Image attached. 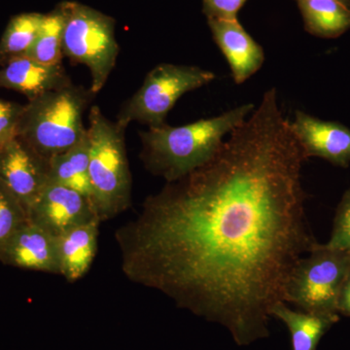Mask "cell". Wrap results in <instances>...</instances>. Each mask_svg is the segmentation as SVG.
Masks as SVG:
<instances>
[{
  "instance_id": "cell-4",
  "label": "cell",
  "mask_w": 350,
  "mask_h": 350,
  "mask_svg": "<svg viewBox=\"0 0 350 350\" xmlns=\"http://www.w3.org/2000/svg\"><path fill=\"white\" fill-rule=\"evenodd\" d=\"M89 174L93 204L101 222L131 206L133 179L126 148V126L94 105L89 113Z\"/></svg>"
},
{
  "instance_id": "cell-16",
  "label": "cell",
  "mask_w": 350,
  "mask_h": 350,
  "mask_svg": "<svg viewBox=\"0 0 350 350\" xmlns=\"http://www.w3.org/2000/svg\"><path fill=\"white\" fill-rule=\"evenodd\" d=\"M89 135L48 161V180L77 191L93 202L89 174Z\"/></svg>"
},
{
  "instance_id": "cell-2",
  "label": "cell",
  "mask_w": 350,
  "mask_h": 350,
  "mask_svg": "<svg viewBox=\"0 0 350 350\" xmlns=\"http://www.w3.org/2000/svg\"><path fill=\"white\" fill-rule=\"evenodd\" d=\"M255 109L254 103L232 108L218 116L200 119L187 125L148 128L139 133L140 159L145 169L167 183L206 165L226 137L243 123Z\"/></svg>"
},
{
  "instance_id": "cell-19",
  "label": "cell",
  "mask_w": 350,
  "mask_h": 350,
  "mask_svg": "<svg viewBox=\"0 0 350 350\" xmlns=\"http://www.w3.org/2000/svg\"><path fill=\"white\" fill-rule=\"evenodd\" d=\"M64 15L61 4L44 14L42 24L33 45L25 56L47 66L63 64Z\"/></svg>"
},
{
  "instance_id": "cell-9",
  "label": "cell",
  "mask_w": 350,
  "mask_h": 350,
  "mask_svg": "<svg viewBox=\"0 0 350 350\" xmlns=\"http://www.w3.org/2000/svg\"><path fill=\"white\" fill-rule=\"evenodd\" d=\"M0 181L29 211L48 181V161L15 137L0 150Z\"/></svg>"
},
{
  "instance_id": "cell-1",
  "label": "cell",
  "mask_w": 350,
  "mask_h": 350,
  "mask_svg": "<svg viewBox=\"0 0 350 350\" xmlns=\"http://www.w3.org/2000/svg\"><path fill=\"white\" fill-rule=\"evenodd\" d=\"M308 160L271 88L206 165L165 183L117 230L124 275L241 347L269 337L271 308L317 243L301 183Z\"/></svg>"
},
{
  "instance_id": "cell-24",
  "label": "cell",
  "mask_w": 350,
  "mask_h": 350,
  "mask_svg": "<svg viewBox=\"0 0 350 350\" xmlns=\"http://www.w3.org/2000/svg\"><path fill=\"white\" fill-rule=\"evenodd\" d=\"M337 312L338 314L350 317V271L345 278L342 290H340V296H338Z\"/></svg>"
},
{
  "instance_id": "cell-14",
  "label": "cell",
  "mask_w": 350,
  "mask_h": 350,
  "mask_svg": "<svg viewBox=\"0 0 350 350\" xmlns=\"http://www.w3.org/2000/svg\"><path fill=\"white\" fill-rule=\"evenodd\" d=\"M100 223V219H94L57 237L59 275L68 282L81 280L93 265Z\"/></svg>"
},
{
  "instance_id": "cell-26",
  "label": "cell",
  "mask_w": 350,
  "mask_h": 350,
  "mask_svg": "<svg viewBox=\"0 0 350 350\" xmlns=\"http://www.w3.org/2000/svg\"><path fill=\"white\" fill-rule=\"evenodd\" d=\"M2 146H3V145L0 144V150H1Z\"/></svg>"
},
{
  "instance_id": "cell-11",
  "label": "cell",
  "mask_w": 350,
  "mask_h": 350,
  "mask_svg": "<svg viewBox=\"0 0 350 350\" xmlns=\"http://www.w3.org/2000/svg\"><path fill=\"white\" fill-rule=\"evenodd\" d=\"M213 40L231 68L237 85L250 79L265 63L264 49L237 19H208Z\"/></svg>"
},
{
  "instance_id": "cell-13",
  "label": "cell",
  "mask_w": 350,
  "mask_h": 350,
  "mask_svg": "<svg viewBox=\"0 0 350 350\" xmlns=\"http://www.w3.org/2000/svg\"><path fill=\"white\" fill-rule=\"evenodd\" d=\"M70 83L63 64L47 66L22 56L0 66V88L24 94L29 101Z\"/></svg>"
},
{
  "instance_id": "cell-23",
  "label": "cell",
  "mask_w": 350,
  "mask_h": 350,
  "mask_svg": "<svg viewBox=\"0 0 350 350\" xmlns=\"http://www.w3.org/2000/svg\"><path fill=\"white\" fill-rule=\"evenodd\" d=\"M247 0H202V13L206 19H237Z\"/></svg>"
},
{
  "instance_id": "cell-5",
  "label": "cell",
  "mask_w": 350,
  "mask_h": 350,
  "mask_svg": "<svg viewBox=\"0 0 350 350\" xmlns=\"http://www.w3.org/2000/svg\"><path fill=\"white\" fill-rule=\"evenodd\" d=\"M64 15V55L91 73V91L100 93L116 66L119 44L115 21L79 2L61 3Z\"/></svg>"
},
{
  "instance_id": "cell-25",
  "label": "cell",
  "mask_w": 350,
  "mask_h": 350,
  "mask_svg": "<svg viewBox=\"0 0 350 350\" xmlns=\"http://www.w3.org/2000/svg\"><path fill=\"white\" fill-rule=\"evenodd\" d=\"M340 1L344 2L345 4L350 6V0H340Z\"/></svg>"
},
{
  "instance_id": "cell-8",
  "label": "cell",
  "mask_w": 350,
  "mask_h": 350,
  "mask_svg": "<svg viewBox=\"0 0 350 350\" xmlns=\"http://www.w3.org/2000/svg\"><path fill=\"white\" fill-rule=\"evenodd\" d=\"M96 218L100 219L88 198L49 180L29 211V221L55 238Z\"/></svg>"
},
{
  "instance_id": "cell-6",
  "label": "cell",
  "mask_w": 350,
  "mask_h": 350,
  "mask_svg": "<svg viewBox=\"0 0 350 350\" xmlns=\"http://www.w3.org/2000/svg\"><path fill=\"white\" fill-rule=\"evenodd\" d=\"M215 73L196 66L163 63L145 77L144 84L120 110L116 121L128 128L138 122L148 128L165 125V119L184 94L211 84Z\"/></svg>"
},
{
  "instance_id": "cell-20",
  "label": "cell",
  "mask_w": 350,
  "mask_h": 350,
  "mask_svg": "<svg viewBox=\"0 0 350 350\" xmlns=\"http://www.w3.org/2000/svg\"><path fill=\"white\" fill-rule=\"evenodd\" d=\"M29 220L19 200L0 181V252Z\"/></svg>"
},
{
  "instance_id": "cell-12",
  "label": "cell",
  "mask_w": 350,
  "mask_h": 350,
  "mask_svg": "<svg viewBox=\"0 0 350 350\" xmlns=\"http://www.w3.org/2000/svg\"><path fill=\"white\" fill-rule=\"evenodd\" d=\"M0 262L15 268L59 275L56 238L29 220L0 252Z\"/></svg>"
},
{
  "instance_id": "cell-17",
  "label": "cell",
  "mask_w": 350,
  "mask_h": 350,
  "mask_svg": "<svg viewBox=\"0 0 350 350\" xmlns=\"http://www.w3.org/2000/svg\"><path fill=\"white\" fill-rule=\"evenodd\" d=\"M304 27L321 38H337L350 29V6L340 0H297Z\"/></svg>"
},
{
  "instance_id": "cell-22",
  "label": "cell",
  "mask_w": 350,
  "mask_h": 350,
  "mask_svg": "<svg viewBox=\"0 0 350 350\" xmlns=\"http://www.w3.org/2000/svg\"><path fill=\"white\" fill-rule=\"evenodd\" d=\"M24 105L0 98V144L17 137L18 125Z\"/></svg>"
},
{
  "instance_id": "cell-15",
  "label": "cell",
  "mask_w": 350,
  "mask_h": 350,
  "mask_svg": "<svg viewBox=\"0 0 350 350\" xmlns=\"http://www.w3.org/2000/svg\"><path fill=\"white\" fill-rule=\"evenodd\" d=\"M271 317L287 327L291 334L292 350H317L323 336L340 320L338 313L294 310L284 301L271 308Z\"/></svg>"
},
{
  "instance_id": "cell-3",
  "label": "cell",
  "mask_w": 350,
  "mask_h": 350,
  "mask_svg": "<svg viewBox=\"0 0 350 350\" xmlns=\"http://www.w3.org/2000/svg\"><path fill=\"white\" fill-rule=\"evenodd\" d=\"M94 94L90 88L70 83L29 101L17 137L46 161L69 150L87 137L83 116Z\"/></svg>"
},
{
  "instance_id": "cell-21",
  "label": "cell",
  "mask_w": 350,
  "mask_h": 350,
  "mask_svg": "<svg viewBox=\"0 0 350 350\" xmlns=\"http://www.w3.org/2000/svg\"><path fill=\"white\" fill-rule=\"evenodd\" d=\"M324 244L331 250L350 254V188L345 191L338 202L330 239Z\"/></svg>"
},
{
  "instance_id": "cell-7",
  "label": "cell",
  "mask_w": 350,
  "mask_h": 350,
  "mask_svg": "<svg viewBox=\"0 0 350 350\" xmlns=\"http://www.w3.org/2000/svg\"><path fill=\"white\" fill-rule=\"evenodd\" d=\"M349 271V253L317 243L308 256L295 265L285 303L293 304L303 312L338 313V296Z\"/></svg>"
},
{
  "instance_id": "cell-10",
  "label": "cell",
  "mask_w": 350,
  "mask_h": 350,
  "mask_svg": "<svg viewBox=\"0 0 350 350\" xmlns=\"http://www.w3.org/2000/svg\"><path fill=\"white\" fill-rule=\"evenodd\" d=\"M290 125L306 157H317L337 167L350 165V130L338 122L323 121L296 110Z\"/></svg>"
},
{
  "instance_id": "cell-18",
  "label": "cell",
  "mask_w": 350,
  "mask_h": 350,
  "mask_svg": "<svg viewBox=\"0 0 350 350\" xmlns=\"http://www.w3.org/2000/svg\"><path fill=\"white\" fill-rule=\"evenodd\" d=\"M43 18L41 13H22L9 21L0 39V66L29 53L38 38Z\"/></svg>"
}]
</instances>
